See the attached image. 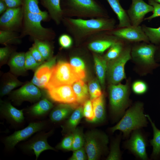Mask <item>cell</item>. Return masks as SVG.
Here are the masks:
<instances>
[{
	"mask_svg": "<svg viewBox=\"0 0 160 160\" xmlns=\"http://www.w3.org/2000/svg\"><path fill=\"white\" fill-rule=\"evenodd\" d=\"M62 23L77 44L85 42L97 33L110 31L116 28L115 20L109 17L89 19L64 17Z\"/></svg>",
	"mask_w": 160,
	"mask_h": 160,
	"instance_id": "6da1fadb",
	"label": "cell"
},
{
	"mask_svg": "<svg viewBox=\"0 0 160 160\" xmlns=\"http://www.w3.org/2000/svg\"><path fill=\"white\" fill-rule=\"evenodd\" d=\"M64 17L89 19L109 17L97 0H60Z\"/></svg>",
	"mask_w": 160,
	"mask_h": 160,
	"instance_id": "7a4b0ae2",
	"label": "cell"
},
{
	"mask_svg": "<svg viewBox=\"0 0 160 160\" xmlns=\"http://www.w3.org/2000/svg\"><path fill=\"white\" fill-rule=\"evenodd\" d=\"M50 18L47 11L41 14L23 12L21 38L29 36L33 39L51 41L56 36L54 31L51 28L42 26L41 22L48 20Z\"/></svg>",
	"mask_w": 160,
	"mask_h": 160,
	"instance_id": "3957f363",
	"label": "cell"
},
{
	"mask_svg": "<svg viewBox=\"0 0 160 160\" xmlns=\"http://www.w3.org/2000/svg\"><path fill=\"white\" fill-rule=\"evenodd\" d=\"M147 119L143 112V103L136 102L125 112L121 120L110 130L112 132L119 130L124 137L127 138L133 130L146 127Z\"/></svg>",
	"mask_w": 160,
	"mask_h": 160,
	"instance_id": "277c9868",
	"label": "cell"
},
{
	"mask_svg": "<svg viewBox=\"0 0 160 160\" xmlns=\"http://www.w3.org/2000/svg\"><path fill=\"white\" fill-rule=\"evenodd\" d=\"M80 79L70 63L59 61L52 67L49 80L45 89L48 90L63 85H72Z\"/></svg>",
	"mask_w": 160,
	"mask_h": 160,
	"instance_id": "5b68a950",
	"label": "cell"
},
{
	"mask_svg": "<svg viewBox=\"0 0 160 160\" xmlns=\"http://www.w3.org/2000/svg\"><path fill=\"white\" fill-rule=\"evenodd\" d=\"M129 85L128 81L111 84L109 88V100L112 113L116 117L123 116L129 104Z\"/></svg>",
	"mask_w": 160,
	"mask_h": 160,
	"instance_id": "8992f818",
	"label": "cell"
},
{
	"mask_svg": "<svg viewBox=\"0 0 160 160\" xmlns=\"http://www.w3.org/2000/svg\"><path fill=\"white\" fill-rule=\"evenodd\" d=\"M84 147L88 160L98 159L107 150L109 140L105 133L96 130L89 131L85 134Z\"/></svg>",
	"mask_w": 160,
	"mask_h": 160,
	"instance_id": "52a82bcc",
	"label": "cell"
},
{
	"mask_svg": "<svg viewBox=\"0 0 160 160\" xmlns=\"http://www.w3.org/2000/svg\"><path fill=\"white\" fill-rule=\"evenodd\" d=\"M131 50L130 47H127L117 58L108 61L107 72L108 81L111 84H119L126 78L125 66L132 59Z\"/></svg>",
	"mask_w": 160,
	"mask_h": 160,
	"instance_id": "ba28073f",
	"label": "cell"
},
{
	"mask_svg": "<svg viewBox=\"0 0 160 160\" xmlns=\"http://www.w3.org/2000/svg\"><path fill=\"white\" fill-rule=\"evenodd\" d=\"M157 47L153 44H141L134 46L131 50L132 58L135 62L152 70L159 65L155 59Z\"/></svg>",
	"mask_w": 160,
	"mask_h": 160,
	"instance_id": "9c48e42d",
	"label": "cell"
},
{
	"mask_svg": "<svg viewBox=\"0 0 160 160\" xmlns=\"http://www.w3.org/2000/svg\"><path fill=\"white\" fill-rule=\"evenodd\" d=\"M119 40L109 33L108 31H104L94 34L85 43L89 50L95 53L102 54Z\"/></svg>",
	"mask_w": 160,
	"mask_h": 160,
	"instance_id": "30bf717a",
	"label": "cell"
},
{
	"mask_svg": "<svg viewBox=\"0 0 160 160\" xmlns=\"http://www.w3.org/2000/svg\"><path fill=\"white\" fill-rule=\"evenodd\" d=\"M23 17L21 6L8 8L0 17V30L16 32L21 30Z\"/></svg>",
	"mask_w": 160,
	"mask_h": 160,
	"instance_id": "8fae6325",
	"label": "cell"
},
{
	"mask_svg": "<svg viewBox=\"0 0 160 160\" xmlns=\"http://www.w3.org/2000/svg\"><path fill=\"white\" fill-rule=\"evenodd\" d=\"M45 125L44 121L32 122L23 129L15 131L5 138L4 142L6 147L9 149L13 148L20 142L42 130Z\"/></svg>",
	"mask_w": 160,
	"mask_h": 160,
	"instance_id": "7c38bea8",
	"label": "cell"
},
{
	"mask_svg": "<svg viewBox=\"0 0 160 160\" xmlns=\"http://www.w3.org/2000/svg\"><path fill=\"white\" fill-rule=\"evenodd\" d=\"M146 138L140 129L132 131L130 138L124 143V147L137 158L143 160L148 159L146 153Z\"/></svg>",
	"mask_w": 160,
	"mask_h": 160,
	"instance_id": "4fadbf2b",
	"label": "cell"
},
{
	"mask_svg": "<svg viewBox=\"0 0 160 160\" xmlns=\"http://www.w3.org/2000/svg\"><path fill=\"white\" fill-rule=\"evenodd\" d=\"M108 32L121 40L135 42L143 41L147 43L150 41L142 26L140 25L117 28Z\"/></svg>",
	"mask_w": 160,
	"mask_h": 160,
	"instance_id": "5bb4252c",
	"label": "cell"
},
{
	"mask_svg": "<svg viewBox=\"0 0 160 160\" xmlns=\"http://www.w3.org/2000/svg\"><path fill=\"white\" fill-rule=\"evenodd\" d=\"M153 10V7L143 0H132V4L127 13L131 25L137 26L144 20L145 15Z\"/></svg>",
	"mask_w": 160,
	"mask_h": 160,
	"instance_id": "9a60e30c",
	"label": "cell"
},
{
	"mask_svg": "<svg viewBox=\"0 0 160 160\" xmlns=\"http://www.w3.org/2000/svg\"><path fill=\"white\" fill-rule=\"evenodd\" d=\"M47 90L49 96L54 101L60 103L78 105L76 103V96L72 85L60 86Z\"/></svg>",
	"mask_w": 160,
	"mask_h": 160,
	"instance_id": "2e32d148",
	"label": "cell"
},
{
	"mask_svg": "<svg viewBox=\"0 0 160 160\" xmlns=\"http://www.w3.org/2000/svg\"><path fill=\"white\" fill-rule=\"evenodd\" d=\"M56 59V57H51L39 66L35 72L31 82L39 88L45 89L51 76L52 69L55 65Z\"/></svg>",
	"mask_w": 160,
	"mask_h": 160,
	"instance_id": "e0dca14e",
	"label": "cell"
},
{
	"mask_svg": "<svg viewBox=\"0 0 160 160\" xmlns=\"http://www.w3.org/2000/svg\"><path fill=\"white\" fill-rule=\"evenodd\" d=\"M52 133V131L39 134L35 136L24 145L25 150L33 151L37 159L41 153L47 150L55 151V149L48 143L47 139Z\"/></svg>",
	"mask_w": 160,
	"mask_h": 160,
	"instance_id": "ac0fdd59",
	"label": "cell"
},
{
	"mask_svg": "<svg viewBox=\"0 0 160 160\" xmlns=\"http://www.w3.org/2000/svg\"><path fill=\"white\" fill-rule=\"evenodd\" d=\"M41 96L39 87L31 82L25 84L12 94L13 99L20 102L36 101L39 100Z\"/></svg>",
	"mask_w": 160,
	"mask_h": 160,
	"instance_id": "d6986e66",
	"label": "cell"
},
{
	"mask_svg": "<svg viewBox=\"0 0 160 160\" xmlns=\"http://www.w3.org/2000/svg\"><path fill=\"white\" fill-rule=\"evenodd\" d=\"M41 4L47 10L50 18L59 25L64 17L60 0H40Z\"/></svg>",
	"mask_w": 160,
	"mask_h": 160,
	"instance_id": "ffe728a7",
	"label": "cell"
},
{
	"mask_svg": "<svg viewBox=\"0 0 160 160\" xmlns=\"http://www.w3.org/2000/svg\"><path fill=\"white\" fill-rule=\"evenodd\" d=\"M0 112L4 117L14 123H20L24 119L23 110L16 108L9 102H1Z\"/></svg>",
	"mask_w": 160,
	"mask_h": 160,
	"instance_id": "44dd1931",
	"label": "cell"
},
{
	"mask_svg": "<svg viewBox=\"0 0 160 160\" xmlns=\"http://www.w3.org/2000/svg\"><path fill=\"white\" fill-rule=\"evenodd\" d=\"M79 105L75 104L61 103L51 112L49 117L53 122H58L68 118Z\"/></svg>",
	"mask_w": 160,
	"mask_h": 160,
	"instance_id": "7402d4cb",
	"label": "cell"
},
{
	"mask_svg": "<svg viewBox=\"0 0 160 160\" xmlns=\"http://www.w3.org/2000/svg\"><path fill=\"white\" fill-rule=\"evenodd\" d=\"M83 117V105H79L76 108L64 124L62 126L63 133L66 134L72 133Z\"/></svg>",
	"mask_w": 160,
	"mask_h": 160,
	"instance_id": "603a6c76",
	"label": "cell"
},
{
	"mask_svg": "<svg viewBox=\"0 0 160 160\" xmlns=\"http://www.w3.org/2000/svg\"><path fill=\"white\" fill-rule=\"evenodd\" d=\"M116 15L119 21L117 28L131 26L130 22L127 12L121 5L119 0H106Z\"/></svg>",
	"mask_w": 160,
	"mask_h": 160,
	"instance_id": "cb8c5ba5",
	"label": "cell"
},
{
	"mask_svg": "<svg viewBox=\"0 0 160 160\" xmlns=\"http://www.w3.org/2000/svg\"><path fill=\"white\" fill-rule=\"evenodd\" d=\"M72 86L76 96L77 104L83 105L90 97L88 86L82 79L75 82Z\"/></svg>",
	"mask_w": 160,
	"mask_h": 160,
	"instance_id": "d4e9b609",
	"label": "cell"
},
{
	"mask_svg": "<svg viewBox=\"0 0 160 160\" xmlns=\"http://www.w3.org/2000/svg\"><path fill=\"white\" fill-rule=\"evenodd\" d=\"M95 118L92 121L93 123L103 122L105 118L104 97L103 94L100 97L92 100Z\"/></svg>",
	"mask_w": 160,
	"mask_h": 160,
	"instance_id": "484cf974",
	"label": "cell"
},
{
	"mask_svg": "<svg viewBox=\"0 0 160 160\" xmlns=\"http://www.w3.org/2000/svg\"><path fill=\"white\" fill-rule=\"evenodd\" d=\"M145 115L150 123L153 132V138L150 141V144L153 147L151 158L157 159L160 157V130L156 127L149 115L148 114Z\"/></svg>",
	"mask_w": 160,
	"mask_h": 160,
	"instance_id": "4316f807",
	"label": "cell"
},
{
	"mask_svg": "<svg viewBox=\"0 0 160 160\" xmlns=\"http://www.w3.org/2000/svg\"><path fill=\"white\" fill-rule=\"evenodd\" d=\"M25 53L18 52L11 56L9 65L12 71L17 74H20L26 70L25 68Z\"/></svg>",
	"mask_w": 160,
	"mask_h": 160,
	"instance_id": "83f0119b",
	"label": "cell"
},
{
	"mask_svg": "<svg viewBox=\"0 0 160 160\" xmlns=\"http://www.w3.org/2000/svg\"><path fill=\"white\" fill-rule=\"evenodd\" d=\"M93 56L97 77L100 84L104 86L107 70V61L104 57H101L97 53H94Z\"/></svg>",
	"mask_w": 160,
	"mask_h": 160,
	"instance_id": "f1b7e54d",
	"label": "cell"
},
{
	"mask_svg": "<svg viewBox=\"0 0 160 160\" xmlns=\"http://www.w3.org/2000/svg\"><path fill=\"white\" fill-rule=\"evenodd\" d=\"M52 103L47 98L40 100L30 108V113L34 116H40L48 113L53 107Z\"/></svg>",
	"mask_w": 160,
	"mask_h": 160,
	"instance_id": "f546056e",
	"label": "cell"
},
{
	"mask_svg": "<svg viewBox=\"0 0 160 160\" xmlns=\"http://www.w3.org/2000/svg\"><path fill=\"white\" fill-rule=\"evenodd\" d=\"M21 38L16 31L0 30V43L1 44L7 46L10 44L20 43Z\"/></svg>",
	"mask_w": 160,
	"mask_h": 160,
	"instance_id": "4dcf8cb0",
	"label": "cell"
},
{
	"mask_svg": "<svg viewBox=\"0 0 160 160\" xmlns=\"http://www.w3.org/2000/svg\"><path fill=\"white\" fill-rule=\"evenodd\" d=\"M70 64L74 68L80 79H84L86 76L85 66L83 59L79 56L73 55L71 56Z\"/></svg>",
	"mask_w": 160,
	"mask_h": 160,
	"instance_id": "1f68e13d",
	"label": "cell"
},
{
	"mask_svg": "<svg viewBox=\"0 0 160 160\" xmlns=\"http://www.w3.org/2000/svg\"><path fill=\"white\" fill-rule=\"evenodd\" d=\"M34 45L39 51L45 60L49 59L51 57L52 50L49 41H42L33 39Z\"/></svg>",
	"mask_w": 160,
	"mask_h": 160,
	"instance_id": "d6a6232c",
	"label": "cell"
},
{
	"mask_svg": "<svg viewBox=\"0 0 160 160\" xmlns=\"http://www.w3.org/2000/svg\"><path fill=\"white\" fill-rule=\"evenodd\" d=\"M120 133L112 142L110 151L106 158L107 160H119L121 159V154L120 148V144L121 138Z\"/></svg>",
	"mask_w": 160,
	"mask_h": 160,
	"instance_id": "836d02e7",
	"label": "cell"
},
{
	"mask_svg": "<svg viewBox=\"0 0 160 160\" xmlns=\"http://www.w3.org/2000/svg\"><path fill=\"white\" fill-rule=\"evenodd\" d=\"M121 41V40L118 41L108 49L103 57L107 62L116 58L121 54L124 49Z\"/></svg>",
	"mask_w": 160,
	"mask_h": 160,
	"instance_id": "e575fe53",
	"label": "cell"
},
{
	"mask_svg": "<svg viewBox=\"0 0 160 160\" xmlns=\"http://www.w3.org/2000/svg\"><path fill=\"white\" fill-rule=\"evenodd\" d=\"M22 83L15 76L10 75L3 84L0 91V95L3 96L9 94L13 89L21 85Z\"/></svg>",
	"mask_w": 160,
	"mask_h": 160,
	"instance_id": "d590c367",
	"label": "cell"
},
{
	"mask_svg": "<svg viewBox=\"0 0 160 160\" xmlns=\"http://www.w3.org/2000/svg\"><path fill=\"white\" fill-rule=\"evenodd\" d=\"M142 27L150 41L154 44H160V27L153 28L143 25Z\"/></svg>",
	"mask_w": 160,
	"mask_h": 160,
	"instance_id": "8d00e7d4",
	"label": "cell"
},
{
	"mask_svg": "<svg viewBox=\"0 0 160 160\" xmlns=\"http://www.w3.org/2000/svg\"><path fill=\"white\" fill-rule=\"evenodd\" d=\"M72 133L73 140L72 151H73L84 147L85 137L82 129L80 128H76Z\"/></svg>",
	"mask_w": 160,
	"mask_h": 160,
	"instance_id": "74e56055",
	"label": "cell"
},
{
	"mask_svg": "<svg viewBox=\"0 0 160 160\" xmlns=\"http://www.w3.org/2000/svg\"><path fill=\"white\" fill-rule=\"evenodd\" d=\"M22 7L23 12L41 14L44 11L40 9L38 0H22Z\"/></svg>",
	"mask_w": 160,
	"mask_h": 160,
	"instance_id": "f35d334b",
	"label": "cell"
},
{
	"mask_svg": "<svg viewBox=\"0 0 160 160\" xmlns=\"http://www.w3.org/2000/svg\"><path fill=\"white\" fill-rule=\"evenodd\" d=\"M88 88L91 100L103 94L100 86L97 81L93 80L90 81L89 84Z\"/></svg>",
	"mask_w": 160,
	"mask_h": 160,
	"instance_id": "ab89813d",
	"label": "cell"
},
{
	"mask_svg": "<svg viewBox=\"0 0 160 160\" xmlns=\"http://www.w3.org/2000/svg\"><path fill=\"white\" fill-rule=\"evenodd\" d=\"M83 115L87 121L91 122L95 116L92 101L90 99L86 100L83 105Z\"/></svg>",
	"mask_w": 160,
	"mask_h": 160,
	"instance_id": "60d3db41",
	"label": "cell"
},
{
	"mask_svg": "<svg viewBox=\"0 0 160 160\" xmlns=\"http://www.w3.org/2000/svg\"><path fill=\"white\" fill-rule=\"evenodd\" d=\"M67 135L57 145V148L65 151H72L73 140V134L71 133Z\"/></svg>",
	"mask_w": 160,
	"mask_h": 160,
	"instance_id": "b9f144b4",
	"label": "cell"
},
{
	"mask_svg": "<svg viewBox=\"0 0 160 160\" xmlns=\"http://www.w3.org/2000/svg\"><path fill=\"white\" fill-rule=\"evenodd\" d=\"M59 44L63 48L68 49L71 48L74 42L72 37L69 34L63 33L59 37Z\"/></svg>",
	"mask_w": 160,
	"mask_h": 160,
	"instance_id": "7bdbcfd3",
	"label": "cell"
},
{
	"mask_svg": "<svg viewBox=\"0 0 160 160\" xmlns=\"http://www.w3.org/2000/svg\"><path fill=\"white\" fill-rule=\"evenodd\" d=\"M25 68L26 70L37 68L42 64L37 62L29 51L25 53Z\"/></svg>",
	"mask_w": 160,
	"mask_h": 160,
	"instance_id": "ee69618b",
	"label": "cell"
},
{
	"mask_svg": "<svg viewBox=\"0 0 160 160\" xmlns=\"http://www.w3.org/2000/svg\"><path fill=\"white\" fill-rule=\"evenodd\" d=\"M148 86L144 81L138 80L134 81L132 85L133 92L137 95H142L145 93L148 90Z\"/></svg>",
	"mask_w": 160,
	"mask_h": 160,
	"instance_id": "f6af8a7d",
	"label": "cell"
},
{
	"mask_svg": "<svg viewBox=\"0 0 160 160\" xmlns=\"http://www.w3.org/2000/svg\"><path fill=\"white\" fill-rule=\"evenodd\" d=\"M148 3L153 7V13L149 17L144 18V20H150L156 17H160V4L154 0H148Z\"/></svg>",
	"mask_w": 160,
	"mask_h": 160,
	"instance_id": "bcb514c9",
	"label": "cell"
},
{
	"mask_svg": "<svg viewBox=\"0 0 160 160\" xmlns=\"http://www.w3.org/2000/svg\"><path fill=\"white\" fill-rule=\"evenodd\" d=\"M70 160H85L88 159L87 154L84 147L73 151Z\"/></svg>",
	"mask_w": 160,
	"mask_h": 160,
	"instance_id": "7dc6e473",
	"label": "cell"
},
{
	"mask_svg": "<svg viewBox=\"0 0 160 160\" xmlns=\"http://www.w3.org/2000/svg\"><path fill=\"white\" fill-rule=\"evenodd\" d=\"M29 51L37 62L39 63H43L45 60L34 44L29 49Z\"/></svg>",
	"mask_w": 160,
	"mask_h": 160,
	"instance_id": "c3c4849f",
	"label": "cell"
},
{
	"mask_svg": "<svg viewBox=\"0 0 160 160\" xmlns=\"http://www.w3.org/2000/svg\"><path fill=\"white\" fill-rule=\"evenodd\" d=\"M11 52V49L8 46L0 48V60L3 62L7 59Z\"/></svg>",
	"mask_w": 160,
	"mask_h": 160,
	"instance_id": "681fc988",
	"label": "cell"
},
{
	"mask_svg": "<svg viewBox=\"0 0 160 160\" xmlns=\"http://www.w3.org/2000/svg\"><path fill=\"white\" fill-rule=\"evenodd\" d=\"M8 8H16L21 6L22 0H3Z\"/></svg>",
	"mask_w": 160,
	"mask_h": 160,
	"instance_id": "f907efd6",
	"label": "cell"
},
{
	"mask_svg": "<svg viewBox=\"0 0 160 160\" xmlns=\"http://www.w3.org/2000/svg\"><path fill=\"white\" fill-rule=\"evenodd\" d=\"M8 8L5 2L3 0H0V14H2Z\"/></svg>",
	"mask_w": 160,
	"mask_h": 160,
	"instance_id": "816d5d0a",
	"label": "cell"
},
{
	"mask_svg": "<svg viewBox=\"0 0 160 160\" xmlns=\"http://www.w3.org/2000/svg\"><path fill=\"white\" fill-rule=\"evenodd\" d=\"M155 59L156 62L160 61V47L159 48L157 47L156 52Z\"/></svg>",
	"mask_w": 160,
	"mask_h": 160,
	"instance_id": "f5cc1de1",
	"label": "cell"
},
{
	"mask_svg": "<svg viewBox=\"0 0 160 160\" xmlns=\"http://www.w3.org/2000/svg\"><path fill=\"white\" fill-rule=\"evenodd\" d=\"M156 2L160 4V0H154Z\"/></svg>",
	"mask_w": 160,
	"mask_h": 160,
	"instance_id": "db71d44e",
	"label": "cell"
}]
</instances>
